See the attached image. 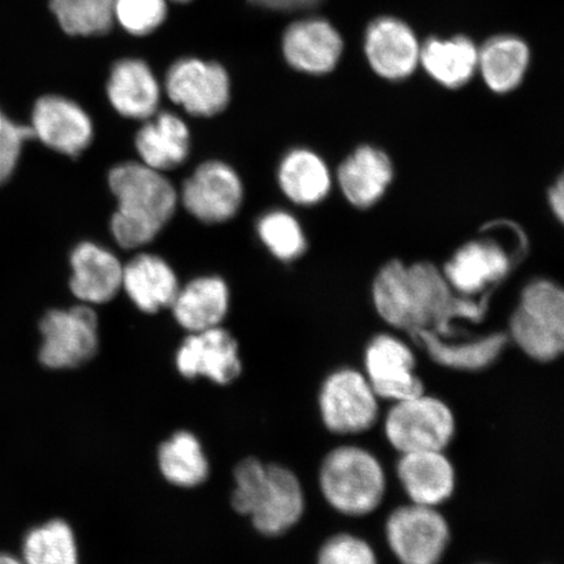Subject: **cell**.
I'll use <instances>...</instances> for the list:
<instances>
[{"label": "cell", "instance_id": "cell-1", "mask_svg": "<svg viewBox=\"0 0 564 564\" xmlns=\"http://www.w3.org/2000/svg\"><path fill=\"white\" fill-rule=\"evenodd\" d=\"M109 186L118 200L110 228L123 249L150 243L171 220L178 202L172 183L143 162L112 167Z\"/></svg>", "mask_w": 564, "mask_h": 564}, {"label": "cell", "instance_id": "cell-2", "mask_svg": "<svg viewBox=\"0 0 564 564\" xmlns=\"http://www.w3.org/2000/svg\"><path fill=\"white\" fill-rule=\"evenodd\" d=\"M231 506L249 517L259 533L274 538L299 523L305 512V494L291 469L249 457L235 469Z\"/></svg>", "mask_w": 564, "mask_h": 564}, {"label": "cell", "instance_id": "cell-3", "mask_svg": "<svg viewBox=\"0 0 564 564\" xmlns=\"http://www.w3.org/2000/svg\"><path fill=\"white\" fill-rule=\"evenodd\" d=\"M319 484L327 502L349 517L377 510L386 492L382 465L369 451L355 446L330 451L323 460Z\"/></svg>", "mask_w": 564, "mask_h": 564}, {"label": "cell", "instance_id": "cell-4", "mask_svg": "<svg viewBox=\"0 0 564 564\" xmlns=\"http://www.w3.org/2000/svg\"><path fill=\"white\" fill-rule=\"evenodd\" d=\"M514 343L540 362L554 361L564 349V294L550 281L527 286L511 321Z\"/></svg>", "mask_w": 564, "mask_h": 564}, {"label": "cell", "instance_id": "cell-5", "mask_svg": "<svg viewBox=\"0 0 564 564\" xmlns=\"http://www.w3.org/2000/svg\"><path fill=\"white\" fill-rule=\"evenodd\" d=\"M386 435L401 454L443 451L455 434V417L442 400L425 393L397 401L386 419Z\"/></svg>", "mask_w": 564, "mask_h": 564}, {"label": "cell", "instance_id": "cell-6", "mask_svg": "<svg viewBox=\"0 0 564 564\" xmlns=\"http://www.w3.org/2000/svg\"><path fill=\"white\" fill-rule=\"evenodd\" d=\"M41 333L40 359L48 369L79 368L96 355L98 321L88 306L48 312L41 322Z\"/></svg>", "mask_w": 564, "mask_h": 564}, {"label": "cell", "instance_id": "cell-7", "mask_svg": "<svg viewBox=\"0 0 564 564\" xmlns=\"http://www.w3.org/2000/svg\"><path fill=\"white\" fill-rule=\"evenodd\" d=\"M387 540L401 564H440L448 546L449 528L435 507L413 503L388 518Z\"/></svg>", "mask_w": 564, "mask_h": 564}, {"label": "cell", "instance_id": "cell-8", "mask_svg": "<svg viewBox=\"0 0 564 564\" xmlns=\"http://www.w3.org/2000/svg\"><path fill=\"white\" fill-rule=\"evenodd\" d=\"M319 408L329 432L348 435L370 430L378 419V398L361 372L338 370L323 383Z\"/></svg>", "mask_w": 564, "mask_h": 564}, {"label": "cell", "instance_id": "cell-9", "mask_svg": "<svg viewBox=\"0 0 564 564\" xmlns=\"http://www.w3.org/2000/svg\"><path fill=\"white\" fill-rule=\"evenodd\" d=\"M166 90L173 102L195 117H214L230 100L227 70L196 58L174 63L166 76Z\"/></svg>", "mask_w": 564, "mask_h": 564}, {"label": "cell", "instance_id": "cell-10", "mask_svg": "<svg viewBox=\"0 0 564 564\" xmlns=\"http://www.w3.org/2000/svg\"><path fill=\"white\" fill-rule=\"evenodd\" d=\"M243 199L241 180L220 161L204 162L182 187L183 206L197 220L220 224L235 217Z\"/></svg>", "mask_w": 564, "mask_h": 564}, {"label": "cell", "instance_id": "cell-11", "mask_svg": "<svg viewBox=\"0 0 564 564\" xmlns=\"http://www.w3.org/2000/svg\"><path fill=\"white\" fill-rule=\"evenodd\" d=\"M175 366L187 379L206 378L220 386L235 382L242 371L238 344L220 327L188 335L176 351Z\"/></svg>", "mask_w": 564, "mask_h": 564}, {"label": "cell", "instance_id": "cell-12", "mask_svg": "<svg viewBox=\"0 0 564 564\" xmlns=\"http://www.w3.org/2000/svg\"><path fill=\"white\" fill-rule=\"evenodd\" d=\"M368 382L377 398L401 401L425 393L421 379L415 376L414 355L403 341L392 336L373 338L366 350Z\"/></svg>", "mask_w": 564, "mask_h": 564}, {"label": "cell", "instance_id": "cell-13", "mask_svg": "<svg viewBox=\"0 0 564 564\" xmlns=\"http://www.w3.org/2000/svg\"><path fill=\"white\" fill-rule=\"evenodd\" d=\"M32 131L52 150L76 158L94 139V124L79 105L59 96H45L34 105Z\"/></svg>", "mask_w": 564, "mask_h": 564}, {"label": "cell", "instance_id": "cell-14", "mask_svg": "<svg viewBox=\"0 0 564 564\" xmlns=\"http://www.w3.org/2000/svg\"><path fill=\"white\" fill-rule=\"evenodd\" d=\"M420 45L411 28L397 19H379L366 35V54L376 73L399 80L411 75L420 62Z\"/></svg>", "mask_w": 564, "mask_h": 564}, {"label": "cell", "instance_id": "cell-15", "mask_svg": "<svg viewBox=\"0 0 564 564\" xmlns=\"http://www.w3.org/2000/svg\"><path fill=\"white\" fill-rule=\"evenodd\" d=\"M285 58L294 68L308 74H327L343 53V40L335 28L321 19L299 21L284 35Z\"/></svg>", "mask_w": 564, "mask_h": 564}, {"label": "cell", "instance_id": "cell-16", "mask_svg": "<svg viewBox=\"0 0 564 564\" xmlns=\"http://www.w3.org/2000/svg\"><path fill=\"white\" fill-rule=\"evenodd\" d=\"M70 291L83 302L100 305L115 299L122 288L123 267L115 253L101 246H77L70 256Z\"/></svg>", "mask_w": 564, "mask_h": 564}, {"label": "cell", "instance_id": "cell-17", "mask_svg": "<svg viewBox=\"0 0 564 564\" xmlns=\"http://www.w3.org/2000/svg\"><path fill=\"white\" fill-rule=\"evenodd\" d=\"M401 455L398 476L414 505L436 507L453 496L455 469L443 451Z\"/></svg>", "mask_w": 564, "mask_h": 564}, {"label": "cell", "instance_id": "cell-18", "mask_svg": "<svg viewBox=\"0 0 564 564\" xmlns=\"http://www.w3.org/2000/svg\"><path fill=\"white\" fill-rule=\"evenodd\" d=\"M109 100L119 115L147 119L156 115L160 102V87L147 63L139 59H123L116 63L108 82Z\"/></svg>", "mask_w": 564, "mask_h": 564}, {"label": "cell", "instance_id": "cell-19", "mask_svg": "<svg viewBox=\"0 0 564 564\" xmlns=\"http://www.w3.org/2000/svg\"><path fill=\"white\" fill-rule=\"evenodd\" d=\"M122 288L141 312L171 307L180 292L178 279L164 259L140 253L123 267Z\"/></svg>", "mask_w": 564, "mask_h": 564}, {"label": "cell", "instance_id": "cell-20", "mask_svg": "<svg viewBox=\"0 0 564 564\" xmlns=\"http://www.w3.org/2000/svg\"><path fill=\"white\" fill-rule=\"evenodd\" d=\"M135 144L144 165L158 172L171 171L188 156L189 131L180 117L161 112L147 119L138 132Z\"/></svg>", "mask_w": 564, "mask_h": 564}, {"label": "cell", "instance_id": "cell-21", "mask_svg": "<svg viewBox=\"0 0 564 564\" xmlns=\"http://www.w3.org/2000/svg\"><path fill=\"white\" fill-rule=\"evenodd\" d=\"M175 321L188 333L218 327L229 308V289L220 278H199L181 289L172 303Z\"/></svg>", "mask_w": 564, "mask_h": 564}, {"label": "cell", "instance_id": "cell-22", "mask_svg": "<svg viewBox=\"0 0 564 564\" xmlns=\"http://www.w3.org/2000/svg\"><path fill=\"white\" fill-rule=\"evenodd\" d=\"M392 181L390 159L371 147L359 148L338 171V183L352 206L366 208L377 203Z\"/></svg>", "mask_w": 564, "mask_h": 564}, {"label": "cell", "instance_id": "cell-23", "mask_svg": "<svg viewBox=\"0 0 564 564\" xmlns=\"http://www.w3.org/2000/svg\"><path fill=\"white\" fill-rule=\"evenodd\" d=\"M505 251L492 243L474 242L458 250L444 270V278L456 291L474 294L509 271Z\"/></svg>", "mask_w": 564, "mask_h": 564}, {"label": "cell", "instance_id": "cell-24", "mask_svg": "<svg viewBox=\"0 0 564 564\" xmlns=\"http://www.w3.org/2000/svg\"><path fill=\"white\" fill-rule=\"evenodd\" d=\"M159 468L169 484L192 489L207 481L209 463L197 436L182 430L161 444Z\"/></svg>", "mask_w": 564, "mask_h": 564}, {"label": "cell", "instance_id": "cell-25", "mask_svg": "<svg viewBox=\"0 0 564 564\" xmlns=\"http://www.w3.org/2000/svg\"><path fill=\"white\" fill-rule=\"evenodd\" d=\"M420 61L436 82L448 88H457L475 75L478 52L468 39L430 40L420 51Z\"/></svg>", "mask_w": 564, "mask_h": 564}, {"label": "cell", "instance_id": "cell-26", "mask_svg": "<svg viewBox=\"0 0 564 564\" xmlns=\"http://www.w3.org/2000/svg\"><path fill=\"white\" fill-rule=\"evenodd\" d=\"M413 335L417 337L436 364L464 371H478L488 368L507 345V337L503 334L464 344L444 341L442 337L427 329L417 330Z\"/></svg>", "mask_w": 564, "mask_h": 564}, {"label": "cell", "instance_id": "cell-27", "mask_svg": "<svg viewBox=\"0 0 564 564\" xmlns=\"http://www.w3.org/2000/svg\"><path fill=\"white\" fill-rule=\"evenodd\" d=\"M279 181L289 199L302 206L321 202L330 187V176L324 161L305 150L288 154L280 166Z\"/></svg>", "mask_w": 564, "mask_h": 564}, {"label": "cell", "instance_id": "cell-28", "mask_svg": "<svg viewBox=\"0 0 564 564\" xmlns=\"http://www.w3.org/2000/svg\"><path fill=\"white\" fill-rule=\"evenodd\" d=\"M529 51L523 41L503 35L486 42L478 52V66L489 88L506 94L523 80Z\"/></svg>", "mask_w": 564, "mask_h": 564}, {"label": "cell", "instance_id": "cell-29", "mask_svg": "<svg viewBox=\"0 0 564 564\" xmlns=\"http://www.w3.org/2000/svg\"><path fill=\"white\" fill-rule=\"evenodd\" d=\"M25 564H80L74 529L62 519L35 527L25 535Z\"/></svg>", "mask_w": 564, "mask_h": 564}, {"label": "cell", "instance_id": "cell-30", "mask_svg": "<svg viewBox=\"0 0 564 564\" xmlns=\"http://www.w3.org/2000/svg\"><path fill=\"white\" fill-rule=\"evenodd\" d=\"M116 0H52V10L70 35H97L110 31Z\"/></svg>", "mask_w": 564, "mask_h": 564}, {"label": "cell", "instance_id": "cell-31", "mask_svg": "<svg viewBox=\"0 0 564 564\" xmlns=\"http://www.w3.org/2000/svg\"><path fill=\"white\" fill-rule=\"evenodd\" d=\"M260 239L274 257L292 260L305 250V236L295 218L285 212H271L259 221Z\"/></svg>", "mask_w": 564, "mask_h": 564}, {"label": "cell", "instance_id": "cell-32", "mask_svg": "<svg viewBox=\"0 0 564 564\" xmlns=\"http://www.w3.org/2000/svg\"><path fill=\"white\" fill-rule=\"evenodd\" d=\"M167 9L165 0H116L115 19L123 30L145 35L164 23Z\"/></svg>", "mask_w": 564, "mask_h": 564}, {"label": "cell", "instance_id": "cell-33", "mask_svg": "<svg viewBox=\"0 0 564 564\" xmlns=\"http://www.w3.org/2000/svg\"><path fill=\"white\" fill-rule=\"evenodd\" d=\"M317 564H378V561L368 542L355 535L338 534L323 545Z\"/></svg>", "mask_w": 564, "mask_h": 564}, {"label": "cell", "instance_id": "cell-34", "mask_svg": "<svg viewBox=\"0 0 564 564\" xmlns=\"http://www.w3.org/2000/svg\"><path fill=\"white\" fill-rule=\"evenodd\" d=\"M31 138H34L32 127L13 123L0 110V183L15 171L21 148Z\"/></svg>", "mask_w": 564, "mask_h": 564}, {"label": "cell", "instance_id": "cell-35", "mask_svg": "<svg viewBox=\"0 0 564 564\" xmlns=\"http://www.w3.org/2000/svg\"><path fill=\"white\" fill-rule=\"evenodd\" d=\"M251 3L276 11H295L312 9L321 0H250Z\"/></svg>", "mask_w": 564, "mask_h": 564}, {"label": "cell", "instance_id": "cell-36", "mask_svg": "<svg viewBox=\"0 0 564 564\" xmlns=\"http://www.w3.org/2000/svg\"><path fill=\"white\" fill-rule=\"evenodd\" d=\"M550 204H552V208L555 212V215L558 216L560 220H563V212H564V187L563 181L560 180L556 182V185L552 188L549 195Z\"/></svg>", "mask_w": 564, "mask_h": 564}, {"label": "cell", "instance_id": "cell-37", "mask_svg": "<svg viewBox=\"0 0 564 564\" xmlns=\"http://www.w3.org/2000/svg\"><path fill=\"white\" fill-rule=\"evenodd\" d=\"M0 564H25L15 558V556L0 554Z\"/></svg>", "mask_w": 564, "mask_h": 564}, {"label": "cell", "instance_id": "cell-38", "mask_svg": "<svg viewBox=\"0 0 564 564\" xmlns=\"http://www.w3.org/2000/svg\"><path fill=\"white\" fill-rule=\"evenodd\" d=\"M175 2H188V0H175Z\"/></svg>", "mask_w": 564, "mask_h": 564}]
</instances>
